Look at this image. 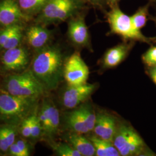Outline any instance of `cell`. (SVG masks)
Instances as JSON below:
<instances>
[{
    "instance_id": "6da1fadb",
    "label": "cell",
    "mask_w": 156,
    "mask_h": 156,
    "mask_svg": "<svg viewBox=\"0 0 156 156\" xmlns=\"http://www.w3.org/2000/svg\"><path fill=\"white\" fill-rule=\"evenodd\" d=\"M64 62L61 50L55 46H45L34 56L29 69L47 90L56 89L62 82Z\"/></svg>"
},
{
    "instance_id": "7a4b0ae2",
    "label": "cell",
    "mask_w": 156,
    "mask_h": 156,
    "mask_svg": "<svg viewBox=\"0 0 156 156\" xmlns=\"http://www.w3.org/2000/svg\"><path fill=\"white\" fill-rule=\"evenodd\" d=\"M38 99L15 96L4 90L0 93V124L19 126L38 108Z\"/></svg>"
},
{
    "instance_id": "3957f363",
    "label": "cell",
    "mask_w": 156,
    "mask_h": 156,
    "mask_svg": "<svg viewBox=\"0 0 156 156\" xmlns=\"http://www.w3.org/2000/svg\"><path fill=\"white\" fill-rule=\"evenodd\" d=\"M3 87L5 91L13 95L37 99L47 91L30 69L8 76L4 80Z\"/></svg>"
},
{
    "instance_id": "277c9868",
    "label": "cell",
    "mask_w": 156,
    "mask_h": 156,
    "mask_svg": "<svg viewBox=\"0 0 156 156\" xmlns=\"http://www.w3.org/2000/svg\"><path fill=\"white\" fill-rule=\"evenodd\" d=\"M113 144L120 156H155L134 128L126 124L118 126Z\"/></svg>"
},
{
    "instance_id": "5b68a950",
    "label": "cell",
    "mask_w": 156,
    "mask_h": 156,
    "mask_svg": "<svg viewBox=\"0 0 156 156\" xmlns=\"http://www.w3.org/2000/svg\"><path fill=\"white\" fill-rule=\"evenodd\" d=\"M108 22L112 33L121 36L125 40L140 41L151 44V38H147L141 31L134 28L131 17L122 11L118 7H115L108 13Z\"/></svg>"
},
{
    "instance_id": "8992f818",
    "label": "cell",
    "mask_w": 156,
    "mask_h": 156,
    "mask_svg": "<svg viewBox=\"0 0 156 156\" xmlns=\"http://www.w3.org/2000/svg\"><path fill=\"white\" fill-rule=\"evenodd\" d=\"M76 0H49L41 11L39 22L44 24L62 22L77 10Z\"/></svg>"
},
{
    "instance_id": "52a82bcc",
    "label": "cell",
    "mask_w": 156,
    "mask_h": 156,
    "mask_svg": "<svg viewBox=\"0 0 156 156\" xmlns=\"http://www.w3.org/2000/svg\"><path fill=\"white\" fill-rule=\"evenodd\" d=\"M89 69L79 52H75L64 62V79L67 85L75 86L87 83Z\"/></svg>"
},
{
    "instance_id": "ba28073f",
    "label": "cell",
    "mask_w": 156,
    "mask_h": 156,
    "mask_svg": "<svg viewBox=\"0 0 156 156\" xmlns=\"http://www.w3.org/2000/svg\"><path fill=\"white\" fill-rule=\"evenodd\" d=\"M3 51L1 63L5 71L18 73L26 69L30 63V55L26 48L19 46Z\"/></svg>"
},
{
    "instance_id": "9c48e42d",
    "label": "cell",
    "mask_w": 156,
    "mask_h": 156,
    "mask_svg": "<svg viewBox=\"0 0 156 156\" xmlns=\"http://www.w3.org/2000/svg\"><path fill=\"white\" fill-rule=\"evenodd\" d=\"M96 89L95 84L86 83L69 86L67 85L62 91V104L67 109H75L82 103L87 100Z\"/></svg>"
},
{
    "instance_id": "30bf717a",
    "label": "cell",
    "mask_w": 156,
    "mask_h": 156,
    "mask_svg": "<svg viewBox=\"0 0 156 156\" xmlns=\"http://www.w3.org/2000/svg\"><path fill=\"white\" fill-rule=\"evenodd\" d=\"M30 19L15 0H3L0 2V25L9 26L27 21Z\"/></svg>"
},
{
    "instance_id": "8fae6325",
    "label": "cell",
    "mask_w": 156,
    "mask_h": 156,
    "mask_svg": "<svg viewBox=\"0 0 156 156\" xmlns=\"http://www.w3.org/2000/svg\"><path fill=\"white\" fill-rule=\"evenodd\" d=\"M117 127L116 119L111 115L105 112L96 113L93 129L96 136L101 139L113 142Z\"/></svg>"
},
{
    "instance_id": "7c38bea8",
    "label": "cell",
    "mask_w": 156,
    "mask_h": 156,
    "mask_svg": "<svg viewBox=\"0 0 156 156\" xmlns=\"http://www.w3.org/2000/svg\"><path fill=\"white\" fill-rule=\"evenodd\" d=\"M68 34L75 44L82 46L89 45V33L83 19L78 18L71 20L68 25Z\"/></svg>"
},
{
    "instance_id": "4fadbf2b",
    "label": "cell",
    "mask_w": 156,
    "mask_h": 156,
    "mask_svg": "<svg viewBox=\"0 0 156 156\" xmlns=\"http://www.w3.org/2000/svg\"><path fill=\"white\" fill-rule=\"evenodd\" d=\"M131 46L120 44L106 51L102 60V66L105 69H111L118 66L128 55Z\"/></svg>"
},
{
    "instance_id": "5bb4252c",
    "label": "cell",
    "mask_w": 156,
    "mask_h": 156,
    "mask_svg": "<svg viewBox=\"0 0 156 156\" xmlns=\"http://www.w3.org/2000/svg\"><path fill=\"white\" fill-rule=\"evenodd\" d=\"M50 31L40 25L30 26L26 32L29 45L35 49H40L47 45L50 38Z\"/></svg>"
},
{
    "instance_id": "9a60e30c",
    "label": "cell",
    "mask_w": 156,
    "mask_h": 156,
    "mask_svg": "<svg viewBox=\"0 0 156 156\" xmlns=\"http://www.w3.org/2000/svg\"><path fill=\"white\" fill-rule=\"evenodd\" d=\"M67 140L68 143L79 152L81 156H95V151L93 142L83 134L73 133L68 135Z\"/></svg>"
},
{
    "instance_id": "2e32d148",
    "label": "cell",
    "mask_w": 156,
    "mask_h": 156,
    "mask_svg": "<svg viewBox=\"0 0 156 156\" xmlns=\"http://www.w3.org/2000/svg\"><path fill=\"white\" fill-rule=\"evenodd\" d=\"M42 105L45 108L49 124L46 136L51 138L56 135L59 129L60 124V112L54 103L50 100L45 99L43 101Z\"/></svg>"
},
{
    "instance_id": "e0dca14e",
    "label": "cell",
    "mask_w": 156,
    "mask_h": 156,
    "mask_svg": "<svg viewBox=\"0 0 156 156\" xmlns=\"http://www.w3.org/2000/svg\"><path fill=\"white\" fill-rule=\"evenodd\" d=\"M19 126L11 124H0V151L8 153L9 146L16 140Z\"/></svg>"
},
{
    "instance_id": "ac0fdd59",
    "label": "cell",
    "mask_w": 156,
    "mask_h": 156,
    "mask_svg": "<svg viewBox=\"0 0 156 156\" xmlns=\"http://www.w3.org/2000/svg\"><path fill=\"white\" fill-rule=\"evenodd\" d=\"M90 140L94 146L95 156H120L119 151L111 141L101 139L96 135L91 136Z\"/></svg>"
},
{
    "instance_id": "d6986e66",
    "label": "cell",
    "mask_w": 156,
    "mask_h": 156,
    "mask_svg": "<svg viewBox=\"0 0 156 156\" xmlns=\"http://www.w3.org/2000/svg\"><path fill=\"white\" fill-rule=\"evenodd\" d=\"M66 122L68 127L74 133L84 135L90 132L76 108L67 114L66 116Z\"/></svg>"
},
{
    "instance_id": "ffe728a7",
    "label": "cell",
    "mask_w": 156,
    "mask_h": 156,
    "mask_svg": "<svg viewBox=\"0 0 156 156\" xmlns=\"http://www.w3.org/2000/svg\"><path fill=\"white\" fill-rule=\"evenodd\" d=\"M49 0H17L18 4L26 15L41 11Z\"/></svg>"
},
{
    "instance_id": "44dd1931",
    "label": "cell",
    "mask_w": 156,
    "mask_h": 156,
    "mask_svg": "<svg viewBox=\"0 0 156 156\" xmlns=\"http://www.w3.org/2000/svg\"><path fill=\"white\" fill-rule=\"evenodd\" d=\"M150 4L140 7L134 15L131 16V20L134 28L137 30H140L145 27L149 16V9Z\"/></svg>"
},
{
    "instance_id": "7402d4cb",
    "label": "cell",
    "mask_w": 156,
    "mask_h": 156,
    "mask_svg": "<svg viewBox=\"0 0 156 156\" xmlns=\"http://www.w3.org/2000/svg\"><path fill=\"white\" fill-rule=\"evenodd\" d=\"M78 109L90 132L93 131L96 120V113L93 108L89 104H83Z\"/></svg>"
},
{
    "instance_id": "603a6c76",
    "label": "cell",
    "mask_w": 156,
    "mask_h": 156,
    "mask_svg": "<svg viewBox=\"0 0 156 156\" xmlns=\"http://www.w3.org/2000/svg\"><path fill=\"white\" fill-rule=\"evenodd\" d=\"M53 151L57 156H82L72 145L66 143H54L51 144Z\"/></svg>"
},
{
    "instance_id": "cb8c5ba5",
    "label": "cell",
    "mask_w": 156,
    "mask_h": 156,
    "mask_svg": "<svg viewBox=\"0 0 156 156\" xmlns=\"http://www.w3.org/2000/svg\"><path fill=\"white\" fill-rule=\"evenodd\" d=\"M38 108L36 109L31 116L32 121L30 139L34 141L39 140L42 136H43V128L38 116Z\"/></svg>"
},
{
    "instance_id": "d4e9b609",
    "label": "cell",
    "mask_w": 156,
    "mask_h": 156,
    "mask_svg": "<svg viewBox=\"0 0 156 156\" xmlns=\"http://www.w3.org/2000/svg\"><path fill=\"white\" fill-rule=\"evenodd\" d=\"M23 27L21 24H19L16 30L12 34L9 38L8 39L5 45L2 47V50H7L19 46L23 37Z\"/></svg>"
},
{
    "instance_id": "484cf974",
    "label": "cell",
    "mask_w": 156,
    "mask_h": 156,
    "mask_svg": "<svg viewBox=\"0 0 156 156\" xmlns=\"http://www.w3.org/2000/svg\"><path fill=\"white\" fill-rule=\"evenodd\" d=\"M142 60L146 67L156 66V46H151L142 56Z\"/></svg>"
},
{
    "instance_id": "4316f807",
    "label": "cell",
    "mask_w": 156,
    "mask_h": 156,
    "mask_svg": "<svg viewBox=\"0 0 156 156\" xmlns=\"http://www.w3.org/2000/svg\"><path fill=\"white\" fill-rule=\"evenodd\" d=\"M19 24H20L4 27V28L0 30V50H2L4 45H5L8 39L9 38L12 34L16 30Z\"/></svg>"
},
{
    "instance_id": "83f0119b",
    "label": "cell",
    "mask_w": 156,
    "mask_h": 156,
    "mask_svg": "<svg viewBox=\"0 0 156 156\" xmlns=\"http://www.w3.org/2000/svg\"><path fill=\"white\" fill-rule=\"evenodd\" d=\"M32 115L29 116L23 120L22 122L19 125V130L23 138L27 139L30 138L31 136V121Z\"/></svg>"
},
{
    "instance_id": "f1b7e54d",
    "label": "cell",
    "mask_w": 156,
    "mask_h": 156,
    "mask_svg": "<svg viewBox=\"0 0 156 156\" xmlns=\"http://www.w3.org/2000/svg\"><path fill=\"white\" fill-rule=\"evenodd\" d=\"M22 156H29L31 154V147L30 144L24 138H16L15 140Z\"/></svg>"
},
{
    "instance_id": "f546056e",
    "label": "cell",
    "mask_w": 156,
    "mask_h": 156,
    "mask_svg": "<svg viewBox=\"0 0 156 156\" xmlns=\"http://www.w3.org/2000/svg\"><path fill=\"white\" fill-rule=\"evenodd\" d=\"M7 154L11 156H22L20 151L15 142L9 146Z\"/></svg>"
},
{
    "instance_id": "4dcf8cb0",
    "label": "cell",
    "mask_w": 156,
    "mask_h": 156,
    "mask_svg": "<svg viewBox=\"0 0 156 156\" xmlns=\"http://www.w3.org/2000/svg\"><path fill=\"white\" fill-rule=\"evenodd\" d=\"M146 73L151 78L152 82L156 86V66L153 67H146Z\"/></svg>"
},
{
    "instance_id": "1f68e13d",
    "label": "cell",
    "mask_w": 156,
    "mask_h": 156,
    "mask_svg": "<svg viewBox=\"0 0 156 156\" xmlns=\"http://www.w3.org/2000/svg\"><path fill=\"white\" fill-rule=\"evenodd\" d=\"M151 20L153 21V22H154V23H155V24H156V17H151Z\"/></svg>"
},
{
    "instance_id": "d6a6232c",
    "label": "cell",
    "mask_w": 156,
    "mask_h": 156,
    "mask_svg": "<svg viewBox=\"0 0 156 156\" xmlns=\"http://www.w3.org/2000/svg\"><path fill=\"white\" fill-rule=\"evenodd\" d=\"M151 41H152V42L153 41V42H156V37H154V38H151Z\"/></svg>"
},
{
    "instance_id": "836d02e7",
    "label": "cell",
    "mask_w": 156,
    "mask_h": 156,
    "mask_svg": "<svg viewBox=\"0 0 156 156\" xmlns=\"http://www.w3.org/2000/svg\"><path fill=\"white\" fill-rule=\"evenodd\" d=\"M111 1L112 2H116L118 1L119 0H111Z\"/></svg>"
},
{
    "instance_id": "e575fe53",
    "label": "cell",
    "mask_w": 156,
    "mask_h": 156,
    "mask_svg": "<svg viewBox=\"0 0 156 156\" xmlns=\"http://www.w3.org/2000/svg\"><path fill=\"white\" fill-rule=\"evenodd\" d=\"M92 1H95V2H98V1H100V0H92Z\"/></svg>"
},
{
    "instance_id": "d590c367",
    "label": "cell",
    "mask_w": 156,
    "mask_h": 156,
    "mask_svg": "<svg viewBox=\"0 0 156 156\" xmlns=\"http://www.w3.org/2000/svg\"><path fill=\"white\" fill-rule=\"evenodd\" d=\"M153 2H156V0H152Z\"/></svg>"
}]
</instances>
